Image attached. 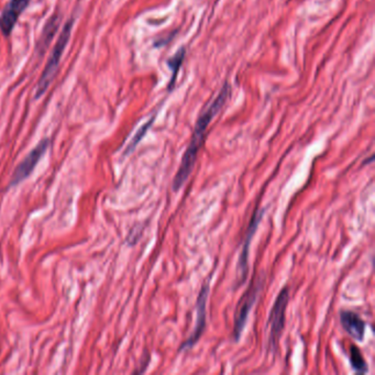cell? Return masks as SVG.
<instances>
[{
	"label": "cell",
	"instance_id": "obj_1",
	"mask_svg": "<svg viewBox=\"0 0 375 375\" xmlns=\"http://www.w3.org/2000/svg\"><path fill=\"white\" fill-rule=\"evenodd\" d=\"M230 95V86L229 84H225L222 91L219 92L218 96L212 101V103L206 107L200 113L196 121L195 129L192 133V138H190V145L184 153L183 160L180 162V169L178 170L175 178L173 180L174 192H178L180 188H183L186 180L192 174V169L195 166L196 160H197L198 151L202 147V142H204L205 137H206L207 130L212 123V119L218 115L219 111H222L227 99Z\"/></svg>",
	"mask_w": 375,
	"mask_h": 375
},
{
	"label": "cell",
	"instance_id": "obj_2",
	"mask_svg": "<svg viewBox=\"0 0 375 375\" xmlns=\"http://www.w3.org/2000/svg\"><path fill=\"white\" fill-rule=\"evenodd\" d=\"M73 24H74L73 20H68L66 26H64V28H63L62 34L58 36V41H56L53 51H52V53H51L50 58H48L43 73H42L41 77H40V81H38V85H36V98H40V97L48 91V86H50L51 83L53 81L54 76H56V70H58V64H60L63 52H64L68 41H70Z\"/></svg>",
	"mask_w": 375,
	"mask_h": 375
},
{
	"label": "cell",
	"instance_id": "obj_3",
	"mask_svg": "<svg viewBox=\"0 0 375 375\" xmlns=\"http://www.w3.org/2000/svg\"><path fill=\"white\" fill-rule=\"evenodd\" d=\"M289 299V287H285L275 299L274 305L269 313V346L272 350H277L279 346V338L283 334L284 326H285V312H287V304Z\"/></svg>",
	"mask_w": 375,
	"mask_h": 375
},
{
	"label": "cell",
	"instance_id": "obj_4",
	"mask_svg": "<svg viewBox=\"0 0 375 375\" xmlns=\"http://www.w3.org/2000/svg\"><path fill=\"white\" fill-rule=\"evenodd\" d=\"M263 283H264V279H257V281L251 283L249 289L245 291L240 301H239L238 306L236 308V313H235L234 325V337L237 341L240 339L245 324H247L249 314H250L251 308L253 307V304L257 301V296H259L261 289H262Z\"/></svg>",
	"mask_w": 375,
	"mask_h": 375
},
{
	"label": "cell",
	"instance_id": "obj_5",
	"mask_svg": "<svg viewBox=\"0 0 375 375\" xmlns=\"http://www.w3.org/2000/svg\"><path fill=\"white\" fill-rule=\"evenodd\" d=\"M48 145H50V140L43 139L28 154L26 159L17 166V169H16L14 174H12L11 180H10V185H18V184L21 183L22 180H26V178L32 173V171L36 169V164L38 163V161L41 160L43 154L46 153V150H48Z\"/></svg>",
	"mask_w": 375,
	"mask_h": 375
},
{
	"label": "cell",
	"instance_id": "obj_6",
	"mask_svg": "<svg viewBox=\"0 0 375 375\" xmlns=\"http://www.w3.org/2000/svg\"><path fill=\"white\" fill-rule=\"evenodd\" d=\"M208 295H210V282H207L204 287H202V289H200V295L197 297V303H196V314L197 315H196L195 328L192 330L190 338L180 346V350L190 348L202 337V332L206 328L207 299H208Z\"/></svg>",
	"mask_w": 375,
	"mask_h": 375
},
{
	"label": "cell",
	"instance_id": "obj_7",
	"mask_svg": "<svg viewBox=\"0 0 375 375\" xmlns=\"http://www.w3.org/2000/svg\"><path fill=\"white\" fill-rule=\"evenodd\" d=\"M263 214H264V210H255L252 218H251L247 234H245L240 257H239L238 264H237V273H238V279L240 282H245V277H247V274H248L249 249H250L251 241H252L257 226H259L261 220H262Z\"/></svg>",
	"mask_w": 375,
	"mask_h": 375
},
{
	"label": "cell",
	"instance_id": "obj_8",
	"mask_svg": "<svg viewBox=\"0 0 375 375\" xmlns=\"http://www.w3.org/2000/svg\"><path fill=\"white\" fill-rule=\"evenodd\" d=\"M30 0H10L0 16V30L6 36L11 34L22 12L29 5Z\"/></svg>",
	"mask_w": 375,
	"mask_h": 375
},
{
	"label": "cell",
	"instance_id": "obj_9",
	"mask_svg": "<svg viewBox=\"0 0 375 375\" xmlns=\"http://www.w3.org/2000/svg\"><path fill=\"white\" fill-rule=\"evenodd\" d=\"M340 320L346 334H350L354 339L362 341L366 336V322L358 314L350 310H342L340 313Z\"/></svg>",
	"mask_w": 375,
	"mask_h": 375
},
{
	"label": "cell",
	"instance_id": "obj_10",
	"mask_svg": "<svg viewBox=\"0 0 375 375\" xmlns=\"http://www.w3.org/2000/svg\"><path fill=\"white\" fill-rule=\"evenodd\" d=\"M350 364H351L352 369L359 374H364L368 372V364L356 346H351L350 349Z\"/></svg>",
	"mask_w": 375,
	"mask_h": 375
},
{
	"label": "cell",
	"instance_id": "obj_11",
	"mask_svg": "<svg viewBox=\"0 0 375 375\" xmlns=\"http://www.w3.org/2000/svg\"><path fill=\"white\" fill-rule=\"evenodd\" d=\"M184 56H185V48H180L176 52L175 56L173 58H170L168 61V66L171 68L172 75L171 85L175 82L176 75H178V71H180V66L183 64Z\"/></svg>",
	"mask_w": 375,
	"mask_h": 375
},
{
	"label": "cell",
	"instance_id": "obj_12",
	"mask_svg": "<svg viewBox=\"0 0 375 375\" xmlns=\"http://www.w3.org/2000/svg\"><path fill=\"white\" fill-rule=\"evenodd\" d=\"M154 118H152L151 120L148 121L147 123H145V125H142L141 128H140L139 130H138V133H135V137H133V139L131 140L130 143H129V145H128L127 150H125V153H130V152H133V150L135 149V147H137L138 143H139L140 141H141L142 139H143V137H145V133H148V130H149L150 127H151L152 123H153Z\"/></svg>",
	"mask_w": 375,
	"mask_h": 375
},
{
	"label": "cell",
	"instance_id": "obj_13",
	"mask_svg": "<svg viewBox=\"0 0 375 375\" xmlns=\"http://www.w3.org/2000/svg\"><path fill=\"white\" fill-rule=\"evenodd\" d=\"M56 28H58V19L56 17L51 18L50 21L46 24V29H44L43 34H42L41 42L38 44V48H46L48 42H50L52 34H56Z\"/></svg>",
	"mask_w": 375,
	"mask_h": 375
}]
</instances>
